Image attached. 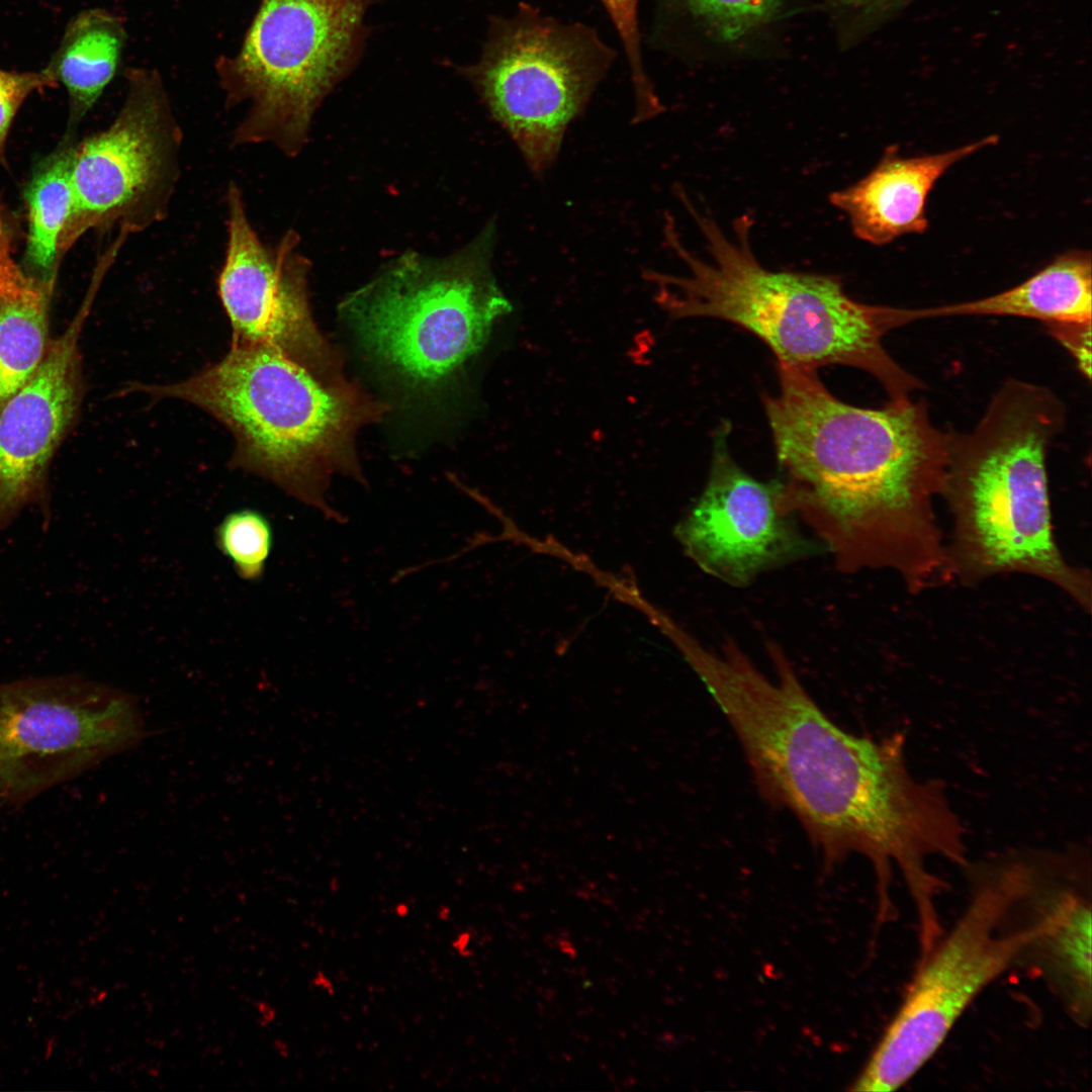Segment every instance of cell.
<instances>
[{
    "instance_id": "obj_1",
    "label": "cell",
    "mask_w": 1092,
    "mask_h": 1092,
    "mask_svg": "<svg viewBox=\"0 0 1092 1092\" xmlns=\"http://www.w3.org/2000/svg\"><path fill=\"white\" fill-rule=\"evenodd\" d=\"M766 650L770 675L731 639L709 647L690 635L678 647L734 731L760 795L793 814L825 867L866 857L880 914L895 909L896 869L915 910H931L947 885L930 858L968 860L945 786L913 775L902 733L876 739L837 726L784 650L775 642Z\"/></svg>"
},
{
    "instance_id": "obj_2",
    "label": "cell",
    "mask_w": 1092,
    "mask_h": 1092,
    "mask_svg": "<svg viewBox=\"0 0 1092 1092\" xmlns=\"http://www.w3.org/2000/svg\"><path fill=\"white\" fill-rule=\"evenodd\" d=\"M763 396L787 504L843 572L889 569L922 590L952 577L934 513L947 432L923 400L837 399L815 370L778 363Z\"/></svg>"
},
{
    "instance_id": "obj_3",
    "label": "cell",
    "mask_w": 1092,
    "mask_h": 1092,
    "mask_svg": "<svg viewBox=\"0 0 1092 1092\" xmlns=\"http://www.w3.org/2000/svg\"><path fill=\"white\" fill-rule=\"evenodd\" d=\"M675 194L704 237L710 260L689 250L672 217H666L665 242L688 274L647 270L644 276L657 285L656 301L671 317L737 325L765 343L778 363L815 371L828 365L860 369L881 383L891 400L909 398L922 387L883 345L889 331L904 325L901 308L851 298L837 276L764 268L751 250L750 215L736 218L727 236L679 186Z\"/></svg>"
},
{
    "instance_id": "obj_4",
    "label": "cell",
    "mask_w": 1092,
    "mask_h": 1092,
    "mask_svg": "<svg viewBox=\"0 0 1092 1092\" xmlns=\"http://www.w3.org/2000/svg\"><path fill=\"white\" fill-rule=\"evenodd\" d=\"M1065 421L1051 389L1009 379L970 432H947L940 492L953 521L947 551L962 580L1031 574L1089 612L1090 573L1066 561L1053 532L1046 453Z\"/></svg>"
},
{
    "instance_id": "obj_5",
    "label": "cell",
    "mask_w": 1092,
    "mask_h": 1092,
    "mask_svg": "<svg viewBox=\"0 0 1092 1092\" xmlns=\"http://www.w3.org/2000/svg\"><path fill=\"white\" fill-rule=\"evenodd\" d=\"M127 392L189 402L235 439L231 466L263 477L295 498L342 521L326 499L332 475L362 481L358 430L382 405L344 381H324L279 351L231 346L226 355L173 383L129 382Z\"/></svg>"
},
{
    "instance_id": "obj_6",
    "label": "cell",
    "mask_w": 1092,
    "mask_h": 1092,
    "mask_svg": "<svg viewBox=\"0 0 1092 1092\" xmlns=\"http://www.w3.org/2000/svg\"><path fill=\"white\" fill-rule=\"evenodd\" d=\"M968 900L948 931L918 960L914 976L851 1091H894L934 1056L972 1002L1020 968L1038 929L1015 901L1012 852L964 868Z\"/></svg>"
},
{
    "instance_id": "obj_7",
    "label": "cell",
    "mask_w": 1092,
    "mask_h": 1092,
    "mask_svg": "<svg viewBox=\"0 0 1092 1092\" xmlns=\"http://www.w3.org/2000/svg\"><path fill=\"white\" fill-rule=\"evenodd\" d=\"M495 236L491 220L450 256L403 253L350 294L342 308L366 350L421 386L478 353L512 310L491 270Z\"/></svg>"
},
{
    "instance_id": "obj_8",
    "label": "cell",
    "mask_w": 1092,
    "mask_h": 1092,
    "mask_svg": "<svg viewBox=\"0 0 1092 1092\" xmlns=\"http://www.w3.org/2000/svg\"><path fill=\"white\" fill-rule=\"evenodd\" d=\"M370 1L261 0L240 51L216 64L229 105H249L236 146L300 152L314 111L360 57Z\"/></svg>"
},
{
    "instance_id": "obj_9",
    "label": "cell",
    "mask_w": 1092,
    "mask_h": 1092,
    "mask_svg": "<svg viewBox=\"0 0 1092 1092\" xmlns=\"http://www.w3.org/2000/svg\"><path fill=\"white\" fill-rule=\"evenodd\" d=\"M613 59L589 27L524 4L513 17L492 20L481 58L463 74L533 174L542 176Z\"/></svg>"
},
{
    "instance_id": "obj_10",
    "label": "cell",
    "mask_w": 1092,
    "mask_h": 1092,
    "mask_svg": "<svg viewBox=\"0 0 1092 1092\" xmlns=\"http://www.w3.org/2000/svg\"><path fill=\"white\" fill-rule=\"evenodd\" d=\"M147 736L138 699L76 675L0 684V798L20 807Z\"/></svg>"
},
{
    "instance_id": "obj_11",
    "label": "cell",
    "mask_w": 1092,
    "mask_h": 1092,
    "mask_svg": "<svg viewBox=\"0 0 1092 1092\" xmlns=\"http://www.w3.org/2000/svg\"><path fill=\"white\" fill-rule=\"evenodd\" d=\"M125 78L126 96L114 120L74 145L73 206L59 240L60 261L92 229L118 223L131 235L168 214L182 131L159 73L130 68Z\"/></svg>"
},
{
    "instance_id": "obj_12",
    "label": "cell",
    "mask_w": 1092,
    "mask_h": 1092,
    "mask_svg": "<svg viewBox=\"0 0 1092 1092\" xmlns=\"http://www.w3.org/2000/svg\"><path fill=\"white\" fill-rule=\"evenodd\" d=\"M226 248L217 293L232 327L231 346L275 349L330 383L346 381L339 356L312 318L307 259L287 232L265 244L253 228L241 189L226 191Z\"/></svg>"
},
{
    "instance_id": "obj_13",
    "label": "cell",
    "mask_w": 1092,
    "mask_h": 1092,
    "mask_svg": "<svg viewBox=\"0 0 1092 1092\" xmlns=\"http://www.w3.org/2000/svg\"><path fill=\"white\" fill-rule=\"evenodd\" d=\"M729 433V423L716 430L708 480L674 535L705 573L745 587L760 574L824 548L801 531L780 479L760 481L734 460Z\"/></svg>"
},
{
    "instance_id": "obj_14",
    "label": "cell",
    "mask_w": 1092,
    "mask_h": 1092,
    "mask_svg": "<svg viewBox=\"0 0 1092 1092\" xmlns=\"http://www.w3.org/2000/svg\"><path fill=\"white\" fill-rule=\"evenodd\" d=\"M1017 900L1039 927L1020 968L1032 971L1080 1026L1092 1010L1091 867L1082 847L1017 850Z\"/></svg>"
},
{
    "instance_id": "obj_15",
    "label": "cell",
    "mask_w": 1092,
    "mask_h": 1092,
    "mask_svg": "<svg viewBox=\"0 0 1092 1092\" xmlns=\"http://www.w3.org/2000/svg\"><path fill=\"white\" fill-rule=\"evenodd\" d=\"M100 282L94 277L38 369L0 408V531L41 502L49 463L78 407L79 339Z\"/></svg>"
},
{
    "instance_id": "obj_16",
    "label": "cell",
    "mask_w": 1092,
    "mask_h": 1092,
    "mask_svg": "<svg viewBox=\"0 0 1092 1092\" xmlns=\"http://www.w3.org/2000/svg\"><path fill=\"white\" fill-rule=\"evenodd\" d=\"M998 142L995 134L948 151L904 157L888 146L878 164L856 183L834 191L830 203L843 211L856 238L884 246L928 228L926 203L937 181L956 164Z\"/></svg>"
},
{
    "instance_id": "obj_17",
    "label": "cell",
    "mask_w": 1092,
    "mask_h": 1092,
    "mask_svg": "<svg viewBox=\"0 0 1092 1092\" xmlns=\"http://www.w3.org/2000/svg\"><path fill=\"white\" fill-rule=\"evenodd\" d=\"M13 231L0 205V408L38 369L51 342L56 279L28 273L13 256Z\"/></svg>"
},
{
    "instance_id": "obj_18",
    "label": "cell",
    "mask_w": 1092,
    "mask_h": 1092,
    "mask_svg": "<svg viewBox=\"0 0 1092 1092\" xmlns=\"http://www.w3.org/2000/svg\"><path fill=\"white\" fill-rule=\"evenodd\" d=\"M1091 254L1072 250L1023 282L996 294L933 307L906 308L907 322L958 315H1005L1046 324L1091 322Z\"/></svg>"
},
{
    "instance_id": "obj_19",
    "label": "cell",
    "mask_w": 1092,
    "mask_h": 1092,
    "mask_svg": "<svg viewBox=\"0 0 1092 1092\" xmlns=\"http://www.w3.org/2000/svg\"><path fill=\"white\" fill-rule=\"evenodd\" d=\"M126 39L122 18L103 8L83 10L67 24L44 69L68 92L70 124L83 119L111 82Z\"/></svg>"
},
{
    "instance_id": "obj_20",
    "label": "cell",
    "mask_w": 1092,
    "mask_h": 1092,
    "mask_svg": "<svg viewBox=\"0 0 1092 1092\" xmlns=\"http://www.w3.org/2000/svg\"><path fill=\"white\" fill-rule=\"evenodd\" d=\"M73 148L66 141L41 160L24 190L28 232L22 267L43 279H57L59 240L73 206Z\"/></svg>"
},
{
    "instance_id": "obj_21",
    "label": "cell",
    "mask_w": 1092,
    "mask_h": 1092,
    "mask_svg": "<svg viewBox=\"0 0 1092 1092\" xmlns=\"http://www.w3.org/2000/svg\"><path fill=\"white\" fill-rule=\"evenodd\" d=\"M218 550L244 580H258L273 547V529L259 511L242 509L228 514L214 533Z\"/></svg>"
},
{
    "instance_id": "obj_22",
    "label": "cell",
    "mask_w": 1092,
    "mask_h": 1092,
    "mask_svg": "<svg viewBox=\"0 0 1092 1092\" xmlns=\"http://www.w3.org/2000/svg\"><path fill=\"white\" fill-rule=\"evenodd\" d=\"M720 37L734 40L767 22L783 0H680Z\"/></svg>"
},
{
    "instance_id": "obj_23",
    "label": "cell",
    "mask_w": 1092,
    "mask_h": 1092,
    "mask_svg": "<svg viewBox=\"0 0 1092 1092\" xmlns=\"http://www.w3.org/2000/svg\"><path fill=\"white\" fill-rule=\"evenodd\" d=\"M620 36L628 61L636 98V114L657 113L661 104L644 69L638 23V0H601Z\"/></svg>"
},
{
    "instance_id": "obj_24",
    "label": "cell",
    "mask_w": 1092,
    "mask_h": 1092,
    "mask_svg": "<svg viewBox=\"0 0 1092 1092\" xmlns=\"http://www.w3.org/2000/svg\"><path fill=\"white\" fill-rule=\"evenodd\" d=\"M58 85L53 76L39 72H15L0 69V157L13 119L30 94Z\"/></svg>"
},
{
    "instance_id": "obj_25",
    "label": "cell",
    "mask_w": 1092,
    "mask_h": 1092,
    "mask_svg": "<svg viewBox=\"0 0 1092 1092\" xmlns=\"http://www.w3.org/2000/svg\"><path fill=\"white\" fill-rule=\"evenodd\" d=\"M1049 331L1072 355L1079 370L1091 376V322L1046 324Z\"/></svg>"
},
{
    "instance_id": "obj_26",
    "label": "cell",
    "mask_w": 1092,
    "mask_h": 1092,
    "mask_svg": "<svg viewBox=\"0 0 1092 1092\" xmlns=\"http://www.w3.org/2000/svg\"><path fill=\"white\" fill-rule=\"evenodd\" d=\"M257 1019L260 1026H267L276 1018L275 1008L266 1001L256 1003Z\"/></svg>"
},
{
    "instance_id": "obj_27",
    "label": "cell",
    "mask_w": 1092,
    "mask_h": 1092,
    "mask_svg": "<svg viewBox=\"0 0 1092 1092\" xmlns=\"http://www.w3.org/2000/svg\"><path fill=\"white\" fill-rule=\"evenodd\" d=\"M310 984H311L312 987H315V988L324 991L329 996H334L335 995L336 990H335L334 983L330 979V977L326 974V972L323 971V970L316 971L314 976L311 978Z\"/></svg>"
},
{
    "instance_id": "obj_28",
    "label": "cell",
    "mask_w": 1092,
    "mask_h": 1092,
    "mask_svg": "<svg viewBox=\"0 0 1092 1092\" xmlns=\"http://www.w3.org/2000/svg\"><path fill=\"white\" fill-rule=\"evenodd\" d=\"M471 940V934L469 931H461L457 934L452 941V947L463 958H468L473 954V951L468 948V944Z\"/></svg>"
},
{
    "instance_id": "obj_29",
    "label": "cell",
    "mask_w": 1092,
    "mask_h": 1092,
    "mask_svg": "<svg viewBox=\"0 0 1092 1092\" xmlns=\"http://www.w3.org/2000/svg\"><path fill=\"white\" fill-rule=\"evenodd\" d=\"M274 1048H275L276 1053L279 1056H281L282 1058H287L289 1056V1048H288V1044L284 1040L275 1039Z\"/></svg>"
},
{
    "instance_id": "obj_30",
    "label": "cell",
    "mask_w": 1092,
    "mask_h": 1092,
    "mask_svg": "<svg viewBox=\"0 0 1092 1092\" xmlns=\"http://www.w3.org/2000/svg\"><path fill=\"white\" fill-rule=\"evenodd\" d=\"M394 911H395L396 916H398L400 918H403V917L407 916V914L410 912V907L405 903H398L395 906Z\"/></svg>"
},
{
    "instance_id": "obj_31",
    "label": "cell",
    "mask_w": 1092,
    "mask_h": 1092,
    "mask_svg": "<svg viewBox=\"0 0 1092 1092\" xmlns=\"http://www.w3.org/2000/svg\"><path fill=\"white\" fill-rule=\"evenodd\" d=\"M437 916L442 921H447L450 917V908L448 906H440L437 911Z\"/></svg>"
},
{
    "instance_id": "obj_32",
    "label": "cell",
    "mask_w": 1092,
    "mask_h": 1092,
    "mask_svg": "<svg viewBox=\"0 0 1092 1092\" xmlns=\"http://www.w3.org/2000/svg\"><path fill=\"white\" fill-rule=\"evenodd\" d=\"M837 1L839 3H842V4L851 5V6H857V5H863V4L871 3V2H873L875 0H837Z\"/></svg>"
},
{
    "instance_id": "obj_33",
    "label": "cell",
    "mask_w": 1092,
    "mask_h": 1092,
    "mask_svg": "<svg viewBox=\"0 0 1092 1092\" xmlns=\"http://www.w3.org/2000/svg\"><path fill=\"white\" fill-rule=\"evenodd\" d=\"M4 806H5V804H4V802L2 801V799L0 798V811H1V809H2V808H3Z\"/></svg>"
}]
</instances>
